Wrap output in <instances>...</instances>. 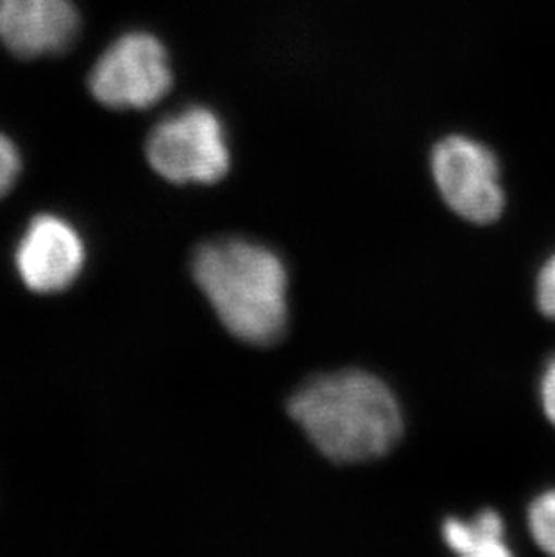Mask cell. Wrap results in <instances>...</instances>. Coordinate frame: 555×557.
Wrapping results in <instances>:
<instances>
[{
	"label": "cell",
	"mask_w": 555,
	"mask_h": 557,
	"mask_svg": "<svg viewBox=\"0 0 555 557\" xmlns=\"http://www.w3.org/2000/svg\"><path fill=\"white\" fill-rule=\"evenodd\" d=\"M288 413L334 462L383 457L403 433V416L392 389L361 370L312 379L291 397Z\"/></svg>",
	"instance_id": "1"
},
{
	"label": "cell",
	"mask_w": 555,
	"mask_h": 557,
	"mask_svg": "<svg viewBox=\"0 0 555 557\" xmlns=\"http://www.w3.org/2000/svg\"><path fill=\"white\" fill-rule=\"evenodd\" d=\"M199 285L222 325L251 345H271L287 326V271L276 252L242 238L200 246L194 258Z\"/></svg>",
	"instance_id": "2"
},
{
	"label": "cell",
	"mask_w": 555,
	"mask_h": 557,
	"mask_svg": "<svg viewBox=\"0 0 555 557\" xmlns=\"http://www.w3.org/2000/svg\"><path fill=\"white\" fill-rule=\"evenodd\" d=\"M148 163L175 185H213L231 166L224 125L208 107H188L159 123L147 143Z\"/></svg>",
	"instance_id": "3"
},
{
	"label": "cell",
	"mask_w": 555,
	"mask_h": 557,
	"mask_svg": "<svg viewBox=\"0 0 555 557\" xmlns=\"http://www.w3.org/2000/svg\"><path fill=\"white\" fill-rule=\"evenodd\" d=\"M173 84L166 49L150 33H126L90 71L89 89L114 111H143L163 100Z\"/></svg>",
	"instance_id": "4"
},
{
	"label": "cell",
	"mask_w": 555,
	"mask_h": 557,
	"mask_svg": "<svg viewBox=\"0 0 555 557\" xmlns=\"http://www.w3.org/2000/svg\"><path fill=\"white\" fill-rule=\"evenodd\" d=\"M431 172L442 199L474 224L498 221L505 208L498 159L471 137L449 136L431 153Z\"/></svg>",
	"instance_id": "5"
},
{
	"label": "cell",
	"mask_w": 555,
	"mask_h": 557,
	"mask_svg": "<svg viewBox=\"0 0 555 557\" xmlns=\"http://www.w3.org/2000/svg\"><path fill=\"white\" fill-rule=\"evenodd\" d=\"M16 269L35 293H60L84 268L82 238L71 224L54 215L33 219L16 248Z\"/></svg>",
	"instance_id": "6"
},
{
	"label": "cell",
	"mask_w": 555,
	"mask_h": 557,
	"mask_svg": "<svg viewBox=\"0 0 555 557\" xmlns=\"http://www.w3.org/2000/svg\"><path fill=\"white\" fill-rule=\"evenodd\" d=\"M78 32V10L71 0H0V38L18 59L63 53Z\"/></svg>",
	"instance_id": "7"
},
{
	"label": "cell",
	"mask_w": 555,
	"mask_h": 557,
	"mask_svg": "<svg viewBox=\"0 0 555 557\" xmlns=\"http://www.w3.org/2000/svg\"><path fill=\"white\" fill-rule=\"evenodd\" d=\"M442 537L445 545L460 556L505 557L513 554L507 545L505 523L494 510H483L472 520H445Z\"/></svg>",
	"instance_id": "8"
},
{
	"label": "cell",
	"mask_w": 555,
	"mask_h": 557,
	"mask_svg": "<svg viewBox=\"0 0 555 557\" xmlns=\"http://www.w3.org/2000/svg\"><path fill=\"white\" fill-rule=\"evenodd\" d=\"M529 529L538 547L555 556V490L545 491L530 504Z\"/></svg>",
	"instance_id": "9"
},
{
	"label": "cell",
	"mask_w": 555,
	"mask_h": 557,
	"mask_svg": "<svg viewBox=\"0 0 555 557\" xmlns=\"http://www.w3.org/2000/svg\"><path fill=\"white\" fill-rule=\"evenodd\" d=\"M21 174V156L10 137L0 134V199L4 197Z\"/></svg>",
	"instance_id": "10"
},
{
	"label": "cell",
	"mask_w": 555,
	"mask_h": 557,
	"mask_svg": "<svg viewBox=\"0 0 555 557\" xmlns=\"http://www.w3.org/2000/svg\"><path fill=\"white\" fill-rule=\"evenodd\" d=\"M535 289L541 312L555 321V255L541 268Z\"/></svg>",
	"instance_id": "11"
},
{
	"label": "cell",
	"mask_w": 555,
	"mask_h": 557,
	"mask_svg": "<svg viewBox=\"0 0 555 557\" xmlns=\"http://www.w3.org/2000/svg\"><path fill=\"white\" fill-rule=\"evenodd\" d=\"M541 405L545 410L548 421L555 426V358L546 364L543 377H541Z\"/></svg>",
	"instance_id": "12"
}]
</instances>
